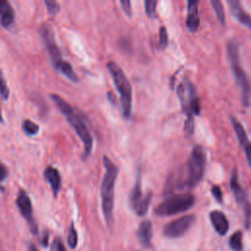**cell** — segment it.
<instances>
[{
  "instance_id": "1f68e13d",
  "label": "cell",
  "mask_w": 251,
  "mask_h": 251,
  "mask_svg": "<svg viewBox=\"0 0 251 251\" xmlns=\"http://www.w3.org/2000/svg\"><path fill=\"white\" fill-rule=\"evenodd\" d=\"M212 194H213V196L215 197V199H216L219 203H222V201H223V195H222L221 188H220L218 185H214V186L212 187Z\"/></svg>"
},
{
  "instance_id": "7c38bea8",
  "label": "cell",
  "mask_w": 251,
  "mask_h": 251,
  "mask_svg": "<svg viewBox=\"0 0 251 251\" xmlns=\"http://www.w3.org/2000/svg\"><path fill=\"white\" fill-rule=\"evenodd\" d=\"M230 121H231V125L233 126V129L235 131L236 137L238 139V143L241 146V148L243 149L246 159H247V162L251 168V142L249 141L248 136H247L242 125L234 117H230Z\"/></svg>"
},
{
  "instance_id": "7402d4cb",
  "label": "cell",
  "mask_w": 251,
  "mask_h": 251,
  "mask_svg": "<svg viewBox=\"0 0 251 251\" xmlns=\"http://www.w3.org/2000/svg\"><path fill=\"white\" fill-rule=\"evenodd\" d=\"M242 232L240 230H236L229 238L228 245L232 251H242L243 243H242Z\"/></svg>"
},
{
  "instance_id": "9a60e30c",
  "label": "cell",
  "mask_w": 251,
  "mask_h": 251,
  "mask_svg": "<svg viewBox=\"0 0 251 251\" xmlns=\"http://www.w3.org/2000/svg\"><path fill=\"white\" fill-rule=\"evenodd\" d=\"M200 20L198 17V1H189L187 6V18L186 26L191 32H195L198 29Z\"/></svg>"
},
{
  "instance_id": "6da1fadb",
  "label": "cell",
  "mask_w": 251,
  "mask_h": 251,
  "mask_svg": "<svg viewBox=\"0 0 251 251\" xmlns=\"http://www.w3.org/2000/svg\"><path fill=\"white\" fill-rule=\"evenodd\" d=\"M103 164L105 173L101 183V199H102V210L105 218L106 225L109 228H112L114 225L113 208H114V193L115 183L118 176V167L107 157H103Z\"/></svg>"
},
{
  "instance_id": "9c48e42d",
  "label": "cell",
  "mask_w": 251,
  "mask_h": 251,
  "mask_svg": "<svg viewBox=\"0 0 251 251\" xmlns=\"http://www.w3.org/2000/svg\"><path fill=\"white\" fill-rule=\"evenodd\" d=\"M229 183H230V189L233 193V196H234L236 202L243 209L244 218H245V227L249 228L251 226V204L248 200L245 190L243 189V187L240 185V183L238 181V177H237V174H236L235 170H233L231 172Z\"/></svg>"
},
{
  "instance_id": "e0dca14e",
  "label": "cell",
  "mask_w": 251,
  "mask_h": 251,
  "mask_svg": "<svg viewBox=\"0 0 251 251\" xmlns=\"http://www.w3.org/2000/svg\"><path fill=\"white\" fill-rule=\"evenodd\" d=\"M15 12L12 5L6 0H0V24L8 28L14 22Z\"/></svg>"
},
{
  "instance_id": "2e32d148",
  "label": "cell",
  "mask_w": 251,
  "mask_h": 251,
  "mask_svg": "<svg viewBox=\"0 0 251 251\" xmlns=\"http://www.w3.org/2000/svg\"><path fill=\"white\" fill-rule=\"evenodd\" d=\"M44 178L45 180L50 184L53 195L56 197L58 195V192L61 188V176L59 174V171L56 168H53L51 166L47 167L44 171Z\"/></svg>"
},
{
  "instance_id": "ffe728a7",
  "label": "cell",
  "mask_w": 251,
  "mask_h": 251,
  "mask_svg": "<svg viewBox=\"0 0 251 251\" xmlns=\"http://www.w3.org/2000/svg\"><path fill=\"white\" fill-rule=\"evenodd\" d=\"M58 71H60L68 79H70L73 82H78V76L75 73L72 65L68 61H63L60 66L57 68Z\"/></svg>"
},
{
  "instance_id": "f546056e",
  "label": "cell",
  "mask_w": 251,
  "mask_h": 251,
  "mask_svg": "<svg viewBox=\"0 0 251 251\" xmlns=\"http://www.w3.org/2000/svg\"><path fill=\"white\" fill-rule=\"evenodd\" d=\"M50 251H66V249H65L64 244L62 243V241L59 238H55L52 241Z\"/></svg>"
},
{
  "instance_id": "484cf974",
  "label": "cell",
  "mask_w": 251,
  "mask_h": 251,
  "mask_svg": "<svg viewBox=\"0 0 251 251\" xmlns=\"http://www.w3.org/2000/svg\"><path fill=\"white\" fill-rule=\"evenodd\" d=\"M9 88L7 86V82L4 78L3 73L0 70V95L3 98V100H8L9 98Z\"/></svg>"
},
{
  "instance_id": "603a6c76",
  "label": "cell",
  "mask_w": 251,
  "mask_h": 251,
  "mask_svg": "<svg viewBox=\"0 0 251 251\" xmlns=\"http://www.w3.org/2000/svg\"><path fill=\"white\" fill-rule=\"evenodd\" d=\"M215 13H216V16L218 18V20L220 21V23L222 25H225V22H226V18H225V11H224V7H223V4L221 1L219 0H211L210 1Z\"/></svg>"
},
{
  "instance_id": "ba28073f",
  "label": "cell",
  "mask_w": 251,
  "mask_h": 251,
  "mask_svg": "<svg viewBox=\"0 0 251 251\" xmlns=\"http://www.w3.org/2000/svg\"><path fill=\"white\" fill-rule=\"evenodd\" d=\"M39 34L42 38V41L45 45V48L48 52L50 61L54 67V69L57 70V68L60 66V64L64 61L62 59V53L61 50L57 44L54 30L49 23H44L39 27Z\"/></svg>"
},
{
  "instance_id": "e575fe53",
  "label": "cell",
  "mask_w": 251,
  "mask_h": 251,
  "mask_svg": "<svg viewBox=\"0 0 251 251\" xmlns=\"http://www.w3.org/2000/svg\"><path fill=\"white\" fill-rule=\"evenodd\" d=\"M27 250H28V251H38V250H37V248L35 247V245H34V244H32V243H29V244H28Z\"/></svg>"
},
{
  "instance_id": "ac0fdd59",
  "label": "cell",
  "mask_w": 251,
  "mask_h": 251,
  "mask_svg": "<svg viewBox=\"0 0 251 251\" xmlns=\"http://www.w3.org/2000/svg\"><path fill=\"white\" fill-rule=\"evenodd\" d=\"M137 237L143 247H149L152 239V225L149 220H144L138 226Z\"/></svg>"
},
{
  "instance_id": "cb8c5ba5",
  "label": "cell",
  "mask_w": 251,
  "mask_h": 251,
  "mask_svg": "<svg viewBox=\"0 0 251 251\" xmlns=\"http://www.w3.org/2000/svg\"><path fill=\"white\" fill-rule=\"evenodd\" d=\"M23 130L27 135H35L39 131V126L30 120H25L23 122Z\"/></svg>"
},
{
  "instance_id": "8992f818",
  "label": "cell",
  "mask_w": 251,
  "mask_h": 251,
  "mask_svg": "<svg viewBox=\"0 0 251 251\" xmlns=\"http://www.w3.org/2000/svg\"><path fill=\"white\" fill-rule=\"evenodd\" d=\"M206 167V153L200 145L194 146L190 157L183 168L186 188L191 189L195 187L201 180Z\"/></svg>"
},
{
  "instance_id": "44dd1931",
  "label": "cell",
  "mask_w": 251,
  "mask_h": 251,
  "mask_svg": "<svg viewBox=\"0 0 251 251\" xmlns=\"http://www.w3.org/2000/svg\"><path fill=\"white\" fill-rule=\"evenodd\" d=\"M151 199H152V192L151 191H148L141 198V200L139 201L137 206L133 209L138 216H144L147 213L149 205H150V202H151Z\"/></svg>"
},
{
  "instance_id": "d590c367",
  "label": "cell",
  "mask_w": 251,
  "mask_h": 251,
  "mask_svg": "<svg viewBox=\"0 0 251 251\" xmlns=\"http://www.w3.org/2000/svg\"><path fill=\"white\" fill-rule=\"evenodd\" d=\"M0 122H3V116H2V112H1V107H0Z\"/></svg>"
},
{
  "instance_id": "4fadbf2b",
  "label": "cell",
  "mask_w": 251,
  "mask_h": 251,
  "mask_svg": "<svg viewBox=\"0 0 251 251\" xmlns=\"http://www.w3.org/2000/svg\"><path fill=\"white\" fill-rule=\"evenodd\" d=\"M227 5L232 16L243 25L251 29V16L246 13L238 0H227Z\"/></svg>"
},
{
  "instance_id": "8fae6325",
  "label": "cell",
  "mask_w": 251,
  "mask_h": 251,
  "mask_svg": "<svg viewBox=\"0 0 251 251\" xmlns=\"http://www.w3.org/2000/svg\"><path fill=\"white\" fill-rule=\"evenodd\" d=\"M16 205H17L18 209L20 210L22 216L26 220L31 232L36 233L37 226H36L34 218H33L32 204H31L28 194L25 190L21 189L18 192V196L16 199Z\"/></svg>"
},
{
  "instance_id": "d6986e66",
  "label": "cell",
  "mask_w": 251,
  "mask_h": 251,
  "mask_svg": "<svg viewBox=\"0 0 251 251\" xmlns=\"http://www.w3.org/2000/svg\"><path fill=\"white\" fill-rule=\"evenodd\" d=\"M142 197L143 196H142V191H141V179H140V176L138 175L136 181L134 183V186L129 195V203H130V206L132 209H134L137 206V204L139 203V201L141 200Z\"/></svg>"
},
{
  "instance_id": "d4e9b609",
  "label": "cell",
  "mask_w": 251,
  "mask_h": 251,
  "mask_svg": "<svg viewBox=\"0 0 251 251\" xmlns=\"http://www.w3.org/2000/svg\"><path fill=\"white\" fill-rule=\"evenodd\" d=\"M68 244L71 248H75L77 245V233L75 228L74 224L72 223L70 229H69V234H68Z\"/></svg>"
},
{
  "instance_id": "30bf717a",
  "label": "cell",
  "mask_w": 251,
  "mask_h": 251,
  "mask_svg": "<svg viewBox=\"0 0 251 251\" xmlns=\"http://www.w3.org/2000/svg\"><path fill=\"white\" fill-rule=\"evenodd\" d=\"M195 221L194 215H186L168 223L163 229L164 234L169 238H176L183 235Z\"/></svg>"
},
{
  "instance_id": "277c9868",
  "label": "cell",
  "mask_w": 251,
  "mask_h": 251,
  "mask_svg": "<svg viewBox=\"0 0 251 251\" xmlns=\"http://www.w3.org/2000/svg\"><path fill=\"white\" fill-rule=\"evenodd\" d=\"M177 95L180 100L183 113L186 115L184 122V131L187 134L193 132V117L200 112V103L196 95L193 84L187 79H183L177 86Z\"/></svg>"
},
{
  "instance_id": "836d02e7",
  "label": "cell",
  "mask_w": 251,
  "mask_h": 251,
  "mask_svg": "<svg viewBox=\"0 0 251 251\" xmlns=\"http://www.w3.org/2000/svg\"><path fill=\"white\" fill-rule=\"evenodd\" d=\"M42 245L43 246H46L47 245V243H48V233L47 232H45L44 233V235H43V237H42Z\"/></svg>"
},
{
  "instance_id": "3957f363",
  "label": "cell",
  "mask_w": 251,
  "mask_h": 251,
  "mask_svg": "<svg viewBox=\"0 0 251 251\" xmlns=\"http://www.w3.org/2000/svg\"><path fill=\"white\" fill-rule=\"evenodd\" d=\"M226 53L231 69L232 75L234 77L235 83L240 91L241 103L244 107H248L251 104V84L244 72L239 59L238 45L236 41L230 40L226 45Z\"/></svg>"
},
{
  "instance_id": "f1b7e54d",
  "label": "cell",
  "mask_w": 251,
  "mask_h": 251,
  "mask_svg": "<svg viewBox=\"0 0 251 251\" xmlns=\"http://www.w3.org/2000/svg\"><path fill=\"white\" fill-rule=\"evenodd\" d=\"M145 6V12L149 17H152L155 14L156 11V6H157V1L155 0H146L144 2Z\"/></svg>"
},
{
  "instance_id": "7a4b0ae2",
  "label": "cell",
  "mask_w": 251,
  "mask_h": 251,
  "mask_svg": "<svg viewBox=\"0 0 251 251\" xmlns=\"http://www.w3.org/2000/svg\"><path fill=\"white\" fill-rule=\"evenodd\" d=\"M51 98L57 107L60 109L61 113L65 115L68 122L72 125L74 129L75 130L76 134L80 138L83 144V154L82 157L85 159L91 153L92 145H93V138L92 135L85 125L83 119L75 111V109L61 96L57 94H51Z\"/></svg>"
},
{
  "instance_id": "4316f807",
  "label": "cell",
  "mask_w": 251,
  "mask_h": 251,
  "mask_svg": "<svg viewBox=\"0 0 251 251\" xmlns=\"http://www.w3.org/2000/svg\"><path fill=\"white\" fill-rule=\"evenodd\" d=\"M169 38L168 32L165 26H161L159 29V46L161 49H165L168 46Z\"/></svg>"
},
{
  "instance_id": "5b68a950",
  "label": "cell",
  "mask_w": 251,
  "mask_h": 251,
  "mask_svg": "<svg viewBox=\"0 0 251 251\" xmlns=\"http://www.w3.org/2000/svg\"><path fill=\"white\" fill-rule=\"evenodd\" d=\"M107 69L112 75L113 81L116 85V88L120 94L121 105L123 109V115L125 118L128 119L131 115L132 108V90L130 83L125 75L121 67L113 61L107 63Z\"/></svg>"
},
{
  "instance_id": "4dcf8cb0",
  "label": "cell",
  "mask_w": 251,
  "mask_h": 251,
  "mask_svg": "<svg viewBox=\"0 0 251 251\" xmlns=\"http://www.w3.org/2000/svg\"><path fill=\"white\" fill-rule=\"evenodd\" d=\"M7 176H8V170H7V168H6L3 164L0 163V190H3V189H4V187H3V185H2V182L6 179Z\"/></svg>"
},
{
  "instance_id": "5bb4252c",
  "label": "cell",
  "mask_w": 251,
  "mask_h": 251,
  "mask_svg": "<svg viewBox=\"0 0 251 251\" xmlns=\"http://www.w3.org/2000/svg\"><path fill=\"white\" fill-rule=\"evenodd\" d=\"M210 221L212 226H214L215 230L220 234V235H225L228 228H229V224L228 221L226 217V215L218 210H214L210 213L209 215Z\"/></svg>"
},
{
  "instance_id": "d6a6232c",
  "label": "cell",
  "mask_w": 251,
  "mask_h": 251,
  "mask_svg": "<svg viewBox=\"0 0 251 251\" xmlns=\"http://www.w3.org/2000/svg\"><path fill=\"white\" fill-rule=\"evenodd\" d=\"M121 6L124 10V12L128 16L130 17L131 16V4L128 0H121Z\"/></svg>"
},
{
  "instance_id": "83f0119b",
  "label": "cell",
  "mask_w": 251,
  "mask_h": 251,
  "mask_svg": "<svg viewBox=\"0 0 251 251\" xmlns=\"http://www.w3.org/2000/svg\"><path fill=\"white\" fill-rule=\"evenodd\" d=\"M45 5H46V8H47V11L49 14L51 15H56L59 13L61 7L59 5L58 2L56 1H53V0H45L44 1Z\"/></svg>"
},
{
  "instance_id": "52a82bcc",
  "label": "cell",
  "mask_w": 251,
  "mask_h": 251,
  "mask_svg": "<svg viewBox=\"0 0 251 251\" xmlns=\"http://www.w3.org/2000/svg\"><path fill=\"white\" fill-rule=\"evenodd\" d=\"M195 203V197L190 193L170 196L155 208L157 216H172L189 210Z\"/></svg>"
}]
</instances>
